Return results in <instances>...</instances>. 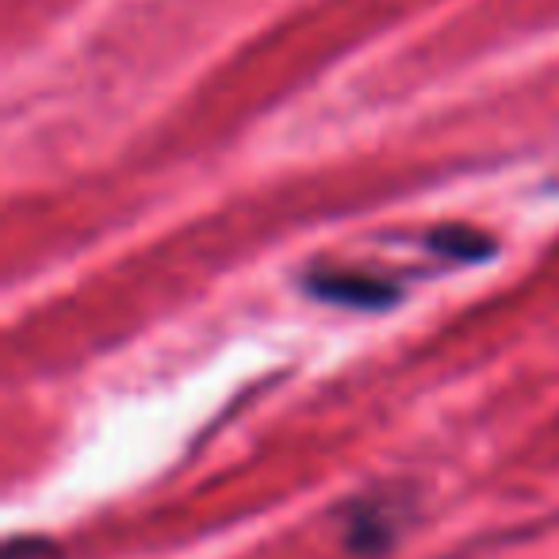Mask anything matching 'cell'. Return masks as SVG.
<instances>
[{
    "mask_svg": "<svg viewBox=\"0 0 559 559\" xmlns=\"http://www.w3.org/2000/svg\"><path fill=\"white\" fill-rule=\"evenodd\" d=\"M307 288L314 296L330 299V304H349V307H383L395 299V288L383 284L376 276H365V272H345V269H334V272H314L307 280Z\"/></svg>",
    "mask_w": 559,
    "mask_h": 559,
    "instance_id": "cell-1",
    "label": "cell"
},
{
    "mask_svg": "<svg viewBox=\"0 0 559 559\" xmlns=\"http://www.w3.org/2000/svg\"><path fill=\"white\" fill-rule=\"evenodd\" d=\"M429 246L441 249L444 257H456V261H483L495 249V241L487 234L472 230V226H444L429 238Z\"/></svg>",
    "mask_w": 559,
    "mask_h": 559,
    "instance_id": "cell-2",
    "label": "cell"
}]
</instances>
